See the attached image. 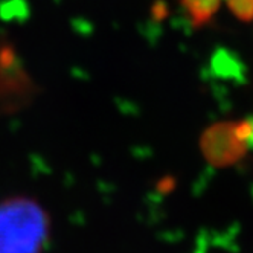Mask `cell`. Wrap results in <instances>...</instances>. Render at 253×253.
<instances>
[{
    "label": "cell",
    "instance_id": "6da1fadb",
    "mask_svg": "<svg viewBox=\"0 0 253 253\" xmlns=\"http://www.w3.org/2000/svg\"><path fill=\"white\" fill-rule=\"evenodd\" d=\"M47 237L43 209L28 198L0 203V253H40Z\"/></svg>",
    "mask_w": 253,
    "mask_h": 253
},
{
    "label": "cell",
    "instance_id": "7a4b0ae2",
    "mask_svg": "<svg viewBox=\"0 0 253 253\" xmlns=\"http://www.w3.org/2000/svg\"><path fill=\"white\" fill-rule=\"evenodd\" d=\"M220 0H183V6L194 23L200 25L208 22L218 9Z\"/></svg>",
    "mask_w": 253,
    "mask_h": 253
},
{
    "label": "cell",
    "instance_id": "3957f363",
    "mask_svg": "<svg viewBox=\"0 0 253 253\" xmlns=\"http://www.w3.org/2000/svg\"><path fill=\"white\" fill-rule=\"evenodd\" d=\"M232 9L241 17L253 14V0H229Z\"/></svg>",
    "mask_w": 253,
    "mask_h": 253
}]
</instances>
